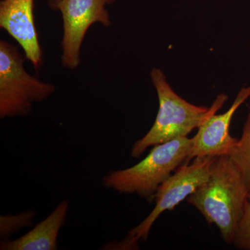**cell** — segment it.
Here are the masks:
<instances>
[{"mask_svg": "<svg viewBox=\"0 0 250 250\" xmlns=\"http://www.w3.org/2000/svg\"><path fill=\"white\" fill-rule=\"evenodd\" d=\"M233 243L237 249L250 250V201L247 202L244 213L237 225Z\"/></svg>", "mask_w": 250, "mask_h": 250, "instance_id": "7c38bea8", "label": "cell"}, {"mask_svg": "<svg viewBox=\"0 0 250 250\" xmlns=\"http://www.w3.org/2000/svg\"><path fill=\"white\" fill-rule=\"evenodd\" d=\"M192 138H179L156 145L143 160L124 170H113L102 182L107 188L123 194H136L147 201L154 200L161 184L179 166L188 162Z\"/></svg>", "mask_w": 250, "mask_h": 250, "instance_id": "3957f363", "label": "cell"}, {"mask_svg": "<svg viewBox=\"0 0 250 250\" xmlns=\"http://www.w3.org/2000/svg\"><path fill=\"white\" fill-rule=\"evenodd\" d=\"M213 156L195 157L191 164H184L171 174L158 189L154 200L155 207L147 218L135 227L125 240L129 247H136L138 241H146L152 225L165 210L173 209L190 194L207 182L210 175Z\"/></svg>", "mask_w": 250, "mask_h": 250, "instance_id": "5b68a950", "label": "cell"}, {"mask_svg": "<svg viewBox=\"0 0 250 250\" xmlns=\"http://www.w3.org/2000/svg\"><path fill=\"white\" fill-rule=\"evenodd\" d=\"M150 77L159 98V111L152 128L133 145L131 155L134 159L139 158L148 147L187 137L192 130L198 129L215 114L228 100V95L223 93L217 97L210 107L195 106L172 90L160 69L153 68Z\"/></svg>", "mask_w": 250, "mask_h": 250, "instance_id": "7a4b0ae2", "label": "cell"}, {"mask_svg": "<svg viewBox=\"0 0 250 250\" xmlns=\"http://www.w3.org/2000/svg\"><path fill=\"white\" fill-rule=\"evenodd\" d=\"M237 169L241 172L250 195V112L243 126L241 139L229 155Z\"/></svg>", "mask_w": 250, "mask_h": 250, "instance_id": "30bf717a", "label": "cell"}, {"mask_svg": "<svg viewBox=\"0 0 250 250\" xmlns=\"http://www.w3.org/2000/svg\"><path fill=\"white\" fill-rule=\"evenodd\" d=\"M24 58L16 46L0 41V118L27 116L36 103L45 101L55 92L47 83L28 73Z\"/></svg>", "mask_w": 250, "mask_h": 250, "instance_id": "277c9868", "label": "cell"}, {"mask_svg": "<svg viewBox=\"0 0 250 250\" xmlns=\"http://www.w3.org/2000/svg\"><path fill=\"white\" fill-rule=\"evenodd\" d=\"M34 0H1L0 27L22 47L25 59L39 70L43 62L34 14Z\"/></svg>", "mask_w": 250, "mask_h": 250, "instance_id": "52a82bcc", "label": "cell"}, {"mask_svg": "<svg viewBox=\"0 0 250 250\" xmlns=\"http://www.w3.org/2000/svg\"><path fill=\"white\" fill-rule=\"evenodd\" d=\"M63 0H46L47 5L53 11H59V6Z\"/></svg>", "mask_w": 250, "mask_h": 250, "instance_id": "4fadbf2b", "label": "cell"}, {"mask_svg": "<svg viewBox=\"0 0 250 250\" xmlns=\"http://www.w3.org/2000/svg\"><path fill=\"white\" fill-rule=\"evenodd\" d=\"M250 97V85L240 90L228 111L213 115L198 128L192 138L188 161L195 157L229 156L236 147L238 139L230 135L229 127L235 112Z\"/></svg>", "mask_w": 250, "mask_h": 250, "instance_id": "ba28073f", "label": "cell"}, {"mask_svg": "<svg viewBox=\"0 0 250 250\" xmlns=\"http://www.w3.org/2000/svg\"><path fill=\"white\" fill-rule=\"evenodd\" d=\"M115 0H63L59 8L62 16L63 34L62 42V65L70 70L76 69L81 62V49L88 29L100 23L111 25L106 6Z\"/></svg>", "mask_w": 250, "mask_h": 250, "instance_id": "8992f818", "label": "cell"}, {"mask_svg": "<svg viewBox=\"0 0 250 250\" xmlns=\"http://www.w3.org/2000/svg\"><path fill=\"white\" fill-rule=\"evenodd\" d=\"M249 192L243 176L229 156H217L207 182L187 198L208 225L215 224L227 243H233L237 225L244 213Z\"/></svg>", "mask_w": 250, "mask_h": 250, "instance_id": "6da1fadb", "label": "cell"}, {"mask_svg": "<svg viewBox=\"0 0 250 250\" xmlns=\"http://www.w3.org/2000/svg\"><path fill=\"white\" fill-rule=\"evenodd\" d=\"M69 202L62 200L31 231L14 241H3L1 250H57L61 229L66 221Z\"/></svg>", "mask_w": 250, "mask_h": 250, "instance_id": "9c48e42d", "label": "cell"}, {"mask_svg": "<svg viewBox=\"0 0 250 250\" xmlns=\"http://www.w3.org/2000/svg\"><path fill=\"white\" fill-rule=\"evenodd\" d=\"M248 200H249L250 201V195H249V196H248Z\"/></svg>", "mask_w": 250, "mask_h": 250, "instance_id": "5bb4252c", "label": "cell"}, {"mask_svg": "<svg viewBox=\"0 0 250 250\" xmlns=\"http://www.w3.org/2000/svg\"><path fill=\"white\" fill-rule=\"evenodd\" d=\"M36 213L33 210H28L18 215H1L0 218V236L8 239L19 230L27 228L32 225Z\"/></svg>", "mask_w": 250, "mask_h": 250, "instance_id": "8fae6325", "label": "cell"}]
</instances>
